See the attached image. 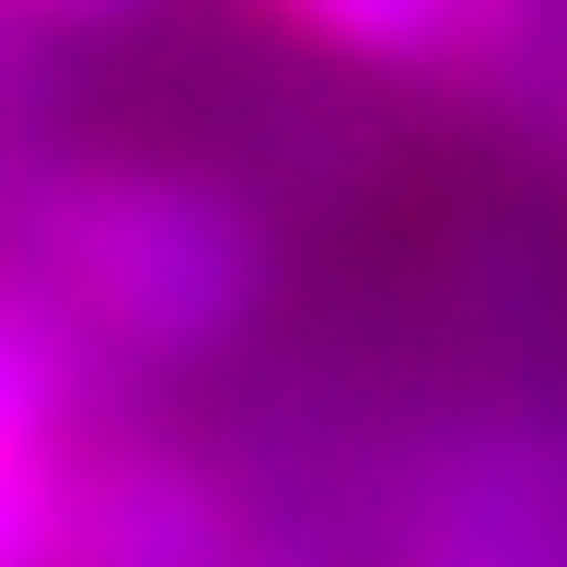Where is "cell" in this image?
<instances>
[{
    "label": "cell",
    "instance_id": "2",
    "mask_svg": "<svg viewBox=\"0 0 567 567\" xmlns=\"http://www.w3.org/2000/svg\"><path fill=\"white\" fill-rule=\"evenodd\" d=\"M267 23H290L301 47L348 70H394V82H498L522 93V70L545 59L567 0H255Z\"/></svg>",
    "mask_w": 567,
    "mask_h": 567
},
{
    "label": "cell",
    "instance_id": "1",
    "mask_svg": "<svg viewBox=\"0 0 567 567\" xmlns=\"http://www.w3.org/2000/svg\"><path fill=\"white\" fill-rule=\"evenodd\" d=\"M0 255L35 267L116 371L231 359L290 290L278 209L186 151H23L0 174Z\"/></svg>",
    "mask_w": 567,
    "mask_h": 567
},
{
    "label": "cell",
    "instance_id": "5",
    "mask_svg": "<svg viewBox=\"0 0 567 567\" xmlns=\"http://www.w3.org/2000/svg\"><path fill=\"white\" fill-rule=\"evenodd\" d=\"M0 12H12L23 35H116V23H140L151 0H0Z\"/></svg>",
    "mask_w": 567,
    "mask_h": 567
},
{
    "label": "cell",
    "instance_id": "4",
    "mask_svg": "<svg viewBox=\"0 0 567 567\" xmlns=\"http://www.w3.org/2000/svg\"><path fill=\"white\" fill-rule=\"evenodd\" d=\"M244 545H255V509L197 452L151 441L127 417L82 452V567H244Z\"/></svg>",
    "mask_w": 567,
    "mask_h": 567
},
{
    "label": "cell",
    "instance_id": "3",
    "mask_svg": "<svg viewBox=\"0 0 567 567\" xmlns=\"http://www.w3.org/2000/svg\"><path fill=\"white\" fill-rule=\"evenodd\" d=\"M405 567H567V441H545L533 417L452 441L417 486Z\"/></svg>",
    "mask_w": 567,
    "mask_h": 567
},
{
    "label": "cell",
    "instance_id": "6",
    "mask_svg": "<svg viewBox=\"0 0 567 567\" xmlns=\"http://www.w3.org/2000/svg\"><path fill=\"white\" fill-rule=\"evenodd\" d=\"M522 93H545V151H556V174H567V12H556V35H545V59L522 70Z\"/></svg>",
    "mask_w": 567,
    "mask_h": 567
}]
</instances>
